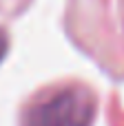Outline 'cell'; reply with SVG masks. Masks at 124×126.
<instances>
[{
    "label": "cell",
    "instance_id": "cell-1",
    "mask_svg": "<svg viewBox=\"0 0 124 126\" xmlns=\"http://www.w3.org/2000/svg\"><path fill=\"white\" fill-rule=\"evenodd\" d=\"M95 97L84 86H60L38 95L22 115V126H91Z\"/></svg>",
    "mask_w": 124,
    "mask_h": 126
},
{
    "label": "cell",
    "instance_id": "cell-2",
    "mask_svg": "<svg viewBox=\"0 0 124 126\" xmlns=\"http://www.w3.org/2000/svg\"><path fill=\"white\" fill-rule=\"evenodd\" d=\"M7 47H9V40H7V33H4V31H0V60L4 58V53H7Z\"/></svg>",
    "mask_w": 124,
    "mask_h": 126
}]
</instances>
